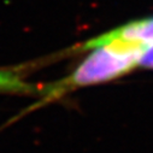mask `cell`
I'll list each match as a JSON object with an SVG mask.
<instances>
[{"label":"cell","mask_w":153,"mask_h":153,"mask_svg":"<svg viewBox=\"0 0 153 153\" xmlns=\"http://www.w3.org/2000/svg\"><path fill=\"white\" fill-rule=\"evenodd\" d=\"M97 37L101 40H122L126 42L149 46L153 44V16L130 21Z\"/></svg>","instance_id":"obj_2"},{"label":"cell","mask_w":153,"mask_h":153,"mask_svg":"<svg viewBox=\"0 0 153 153\" xmlns=\"http://www.w3.org/2000/svg\"><path fill=\"white\" fill-rule=\"evenodd\" d=\"M140 68L153 70V44L146 47L140 62Z\"/></svg>","instance_id":"obj_4"},{"label":"cell","mask_w":153,"mask_h":153,"mask_svg":"<svg viewBox=\"0 0 153 153\" xmlns=\"http://www.w3.org/2000/svg\"><path fill=\"white\" fill-rule=\"evenodd\" d=\"M0 93L37 97L40 86L27 82L16 69H4L0 70Z\"/></svg>","instance_id":"obj_3"},{"label":"cell","mask_w":153,"mask_h":153,"mask_svg":"<svg viewBox=\"0 0 153 153\" xmlns=\"http://www.w3.org/2000/svg\"><path fill=\"white\" fill-rule=\"evenodd\" d=\"M77 50L87 51L88 54L68 76L40 86L37 100L19 112L9 123L17 121L29 112L45 107L79 88L106 83L129 74L140 66L146 46L122 40H101L95 36L79 46Z\"/></svg>","instance_id":"obj_1"}]
</instances>
